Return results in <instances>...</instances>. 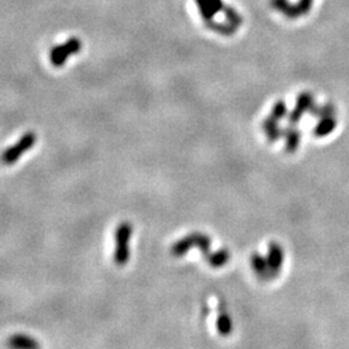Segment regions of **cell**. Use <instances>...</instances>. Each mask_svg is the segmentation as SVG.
Returning a JSON list of instances; mask_svg holds the SVG:
<instances>
[{"label":"cell","mask_w":349,"mask_h":349,"mask_svg":"<svg viewBox=\"0 0 349 349\" xmlns=\"http://www.w3.org/2000/svg\"><path fill=\"white\" fill-rule=\"evenodd\" d=\"M132 224L122 223L116 231V251H114V263L124 265L130 261V242L132 237Z\"/></svg>","instance_id":"6da1fadb"},{"label":"cell","mask_w":349,"mask_h":349,"mask_svg":"<svg viewBox=\"0 0 349 349\" xmlns=\"http://www.w3.org/2000/svg\"><path fill=\"white\" fill-rule=\"evenodd\" d=\"M36 142V135L34 132H27L16 142L15 145H12L7 150H4L1 154V162L7 166L15 164L18 159L21 158L22 155L25 154L26 151L33 148Z\"/></svg>","instance_id":"7a4b0ae2"},{"label":"cell","mask_w":349,"mask_h":349,"mask_svg":"<svg viewBox=\"0 0 349 349\" xmlns=\"http://www.w3.org/2000/svg\"><path fill=\"white\" fill-rule=\"evenodd\" d=\"M82 49V42L79 38H70L66 43L56 46L50 49L49 61L56 68L65 65L68 58L72 54H78Z\"/></svg>","instance_id":"3957f363"},{"label":"cell","mask_w":349,"mask_h":349,"mask_svg":"<svg viewBox=\"0 0 349 349\" xmlns=\"http://www.w3.org/2000/svg\"><path fill=\"white\" fill-rule=\"evenodd\" d=\"M191 247H199L203 251L206 259L209 257V239L203 234H190L187 237L183 238L179 242H176L172 246V254L175 256H183L184 254H186Z\"/></svg>","instance_id":"277c9868"},{"label":"cell","mask_w":349,"mask_h":349,"mask_svg":"<svg viewBox=\"0 0 349 349\" xmlns=\"http://www.w3.org/2000/svg\"><path fill=\"white\" fill-rule=\"evenodd\" d=\"M195 3L206 22L212 21L213 16L219 11H223L225 7L221 0H195Z\"/></svg>","instance_id":"5b68a950"},{"label":"cell","mask_w":349,"mask_h":349,"mask_svg":"<svg viewBox=\"0 0 349 349\" xmlns=\"http://www.w3.org/2000/svg\"><path fill=\"white\" fill-rule=\"evenodd\" d=\"M270 4L273 5L276 11L283 13V15L287 18H290V20H295V18H298L299 16H302L300 15L298 5H296V4L294 5V4L290 3L288 0H270Z\"/></svg>","instance_id":"8992f818"},{"label":"cell","mask_w":349,"mask_h":349,"mask_svg":"<svg viewBox=\"0 0 349 349\" xmlns=\"http://www.w3.org/2000/svg\"><path fill=\"white\" fill-rule=\"evenodd\" d=\"M283 261V254H282L279 246L273 243L270 245L269 247V260H268V268L272 272V276H276V274L279 272V268H281V264Z\"/></svg>","instance_id":"52a82bcc"},{"label":"cell","mask_w":349,"mask_h":349,"mask_svg":"<svg viewBox=\"0 0 349 349\" xmlns=\"http://www.w3.org/2000/svg\"><path fill=\"white\" fill-rule=\"evenodd\" d=\"M9 346L13 347V348H18V349H29V348H38L39 344L36 340H34L33 338L30 336H26V335H15L9 339Z\"/></svg>","instance_id":"ba28073f"},{"label":"cell","mask_w":349,"mask_h":349,"mask_svg":"<svg viewBox=\"0 0 349 349\" xmlns=\"http://www.w3.org/2000/svg\"><path fill=\"white\" fill-rule=\"evenodd\" d=\"M207 26L209 29L216 31V33L221 34V35H233L235 31H237V26L232 25V23H216L213 21H209L207 22Z\"/></svg>","instance_id":"9c48e42d"},{"label":"cell","mask_w":349,"mask_h":349,"mask_svg":"<svg viewBox=\"0 0 349 349\" xmlns=\"http://www.w3.org/2000/svg\"><path fill=\"white\" fill-rule=\"evenodd\" d=\"M335 126H336L335 119H331L330 116H325L324 120L317 126L316 135L317 136H325V135H328V133L334 130Z\"/></svg>","instance_id":"30bf717a"},{"label":"cell","mask_w":349,"mask_h":349,"mask_svg":"<svg viewBox=\"0 0 349 349\" xmlns=\"http://www.w3.org/2000/svg\"><path fill=\"white\" fill-rule=\"evenodd\" d=\"M223 12L225 13V17H227V20L229 21V23H232V25L234 26H241L242 22H243V18H242V16L238 13L235 9H234L233 7H224Z\"/></svg>","instance_id":"8fae6325"},{"label":"cell","mask_w":349,"mask_h":349,"mask_svg":"<svg viewBox=\"0 0 349 349\" xmlns=\"http://www.w3.org/2000/svg\"><path fill=\"white\" fill-rule=\"evenodd\" d=\"M209 264L215 268H219V266L224 265V264L228 261V252L227 251H219L216 254H213L207 259Z\"/></svg>","instance_id":"7c38bea8"},{"label":"cell","mask_w":349,"mask_h":349,"mask_svg":"<svg viewBox=\"0 0 349 349\" xmlns=\"http://www.w3.org/2000/svg\"><path fill=\"white\" fill-rule=\"evenodd\" d=\"M217 328H219V332L221 334L227 335L232 331V321L229 320V317L227 314H223L221 317H219L217 320Z\"/></svg>","instance_id":"4fadbf2b"},{"label":"cell","mask_w":349,"mask_h":349,"mask_svg":"<svg viewBox=\"0 0 349 349\" xmlns=\"http://www.w3.org/2000/svg\"><path fill=\"white\" fill-rule=\"evenodd\" d=\"M264 130L266 131L268 136H269L270 140H276L278 137V130H277V122L276 119H268L265 120V124H264Z\"/></svg>","instance_id":"5bb4252c"},{"label":"cell","mask_w":349,"mask_h":349,"mask_svg":"<svg viewBox=\"0 0 349 349\" xmlns=\"http://www.w3.org/2000/svg\"><path fill=\"white\" fill-rule=\"evenodd\" d=\"M252 265H254L255 270L259 274H265L266 272L269 270V268H268V263H266L264 259L259 257L257 255H255L254 257H252Z\"/></svg>","instance_id":"9a60e30c"},{"label":"cell","mask_w":349,"mask_h":349,"mask_svg":"<svg viewBox=\"0 0 349 349\" xmlns=\"http://www.w3.org/2000/svg\"><path fill=\"white\" fill-rule=\"evenodd\" d=\"M312 104V97L309 93H302L300 94L299 100H298V105H296V110L300 113H304L306 109L309 108Z\"/></svg>","instance_id":"2e32d148"},{"label":"cell","mask_w":349,"mask_h":349,"mask_svg":"<svg viewBox=\"0 0 349 349\" xmlns=\"http://www.w3.org/2000/svg\"><path fill=\"white\" fill-rule=\"evenodd\" d=\"M284 114H286V105H284L282 101H279V102L276 104V106H274L273 109V118L274 119L282 118Z\"/></svg>","instance_id":"e0dca14e"},{"label":"cell","mask_w":349,"mask_h":349,"mask_svg":"<svg viewBox=\"0 0 349 349\" xmlns=\"http://www.w3.org/2000/svg\"><path fill=\"white\" fill-rule=\"evenodd\" d=\"M312 3H313V0H299V3L296 5L299 8L300 15H306L312 8Z\"/></svg>","instance_id":"ac0fdd59"},{"label":"cell","mask_w":349,"mask_h":349,"mask_svg":"<svg viewBox=\"0 0 349 349\" xmlns=\"http://www.w3.org/2000/svg\"><path fill=\"white\" fill-rule=\"evenodd\" d=\"M298 142H299V136H298V133L295 132L290 133V136H288L287 139L288 150H295L296 146H298Z\"/></svg>","instance_id":"d6986e66"}]
</instances>
